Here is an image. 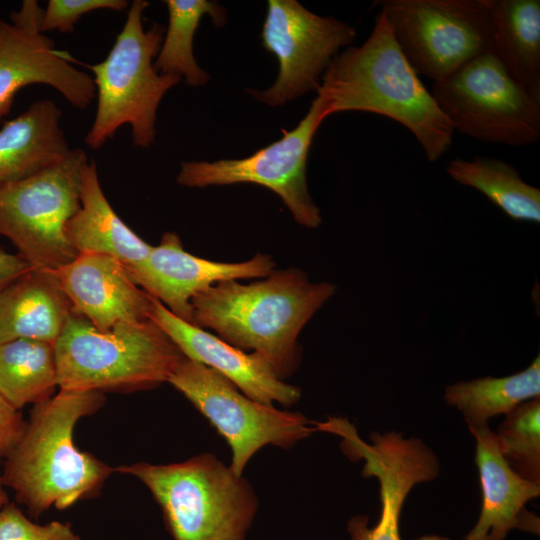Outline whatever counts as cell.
Returning <instances> with one entry per match:
<instances>
[{
  "label": "cell",
  "mask_w": 540,
  "mask_h": 540,
  "mask_svg": "<svg viewBox=\"0 0 540 540\" xmlns=\"http://www.w3.org/2000/svg\"><path fill=\"white\" fill-rule=\"evenodd\" d=\"M336 289L329 282H311L298 268L274 269L250 284L223 281L192 298L193 324L258 354L283 380L298 366L301 330Z\"/></svg>",
  "instance_id": "6da1fadb"
},
{
  "label": "cell",
  "mask_w": 540,
  "mask_h": 540,
  "mask_svg": "<svg viewBox=\"0 0 540 540\" xmlns=\"http://www.w3.org/2000/svg\"><path fill=\"white\" fill-rule=\"evenodd\" d=\"M317 95L326 118L364 111L398 122L414 135L430 162L451 147L454 130L449 120L404 56L382 13L361 46L348 47L332 60Z\"/></svg>",
  "instance_id": "7a4b0ae2"
},
{
  "label": "cell",
  "mask_w": 540,
  "mask_h": 540,
  "mask_svg": "<svg viewBox=\"0 0 540 540\" xmlns=\"http://www.w3.org/2000/svg\"><path fill=\"white\" fill-rule=\"evenodd\" d=\"M105 402L104 393L60 389L34 404L25 431L5 458L4 486L33 517L50 507L65 509L97 493L114 471L73 443L76 423L95 413Z\"/></svg>",
  "instance_id": "3957f363"
},
{
  "label": "cell",
  "mask_w": 540,
  "mask_h": 540,
  "mask_svg": "<svg viewBox=\"0 0 540 540\" xmlns=\"http://www.w3.org/2000/svg\"><path fill=\"white\" fill-rule=\"evenodd\" d=\"M58 388L136 391L167 382L184 355L151 319L97 330L72 313L54 342Z\"/></svg>",
  "instance_id": "277c9868"
},
{
  "label": "cell",
  "mask_w": 540,
  "mask_h": 540,
  "mask_svg": "<svg viewBox=\"0 0 540 540\" xmlns=\"http://www.w3.org/2000/svg\"><path fill=\"white\" fill-rule=\"evenodd\" d=\"M115 471L147 486L174 540H246L257 498L247 480L215 455L163 465L138 462Z\"/></svg>",
  "instance_id": "5b68a950"
},
{
  "label": "cell",
  "mask_w": 540,
  "mask_h": 540,
  "mask_svg": "<svg viewBox=\"0 0 540 540\" xmlns=\"http://www.w3.org/2000/svg\"><path fill=\"white\" fill-rule=\"evenodd\" d=\"M148 6L145 0L132 1L107 57L89 66L97 98L95 118L84 140L91 149H100L123 125L130 126L134 146L149 148L156 136L158 106L181 80L154 67L164 28L154 23L144 29L143 14Z\"/></svg>",
  "instance_id": "8992f818"
},
{
  "label": "cell",
  "mask_w": 540,
  "mask_h": 540,
  "mask_svg": "<svg viewBox=\"0 0 540 540\" xmlns=\"http://www.w3.org/2000/svg\"><path fill=\"white\" fill-rule=\"evenodd\" d=\"M81 148L24 180L0 185V235L34 269L56 270L77 253L66 226L80 207L82 175L88 163Z\"/></svg>",
  "instance_id": "52a82bcc"
},
{
  "label": "cell",
  "mask_w": 540,
  "mask_h": 540,
  "mask_svg": "<svg viewBox=\"0 0 540 540\" xmlns=\"http://www.w3.org/2000/svg\"><path fill=\"white\" fill-rule=\"evenodd\" d=\"M431 94L454 132L509 146L540 137V97L514 80L491 52L433 82Z\"/></svg>",
  "instance_id": "ba28073f"
},
{
  "label": "cell",
  "mask_w": 540,
  "mask_h": 540,
  "mask_svg": "<svg viewBox=\"0 0 540 540\" xmlns=\"http://www.w3.org/2000/svg\"><path fill=\"white\" fill-rule=\"evenodd\" d=\"M418 75L433 82L491 52L489 0L376 2Z\"/></svg>",
  "instance_id": "9c48e42d"
},
{
  "label": "cell",
  "mask_w": 540,
  "mask_h": 540,
  "mask_svg": "<svg viewBox=\"0 0 540 540\" xmlns=\"http://www.w3.org/2000/svg\"><path fill=\"white\" fill-rule=\"evenodd\" d=\"M167 382L227 441L232 452L230 468L238 475L262 447L291 448L317 431L304 415L255 401L217 371L185 356Z\"/></svg>",
  "instance_id": "30bf717a"
},
{
  "label": "cell",
  "mask_w": 540,
  "mask_h": 540,
  "mask_svg": "<svg viewBox=\"0 0 540 540\" xmlns=\"http://www.w3.org/2000/svg\"><path fill=\"white\" fill-rule=\"evenodd\" d=\"M325 119L323 102L317 95L298 125L282 130L281 139L241 159L182 162L176 181L190 188L261 185L282 199L298 224L315 229L322 218L308 191L306 166L313 137Z\"/></svg>",
  "instance_id": "8fae6325"
},
{
  "label": "cell",
  "mask_w": 540,
  "mask_h": 540,
  "mask_svg": "<svg viewBox=\"0 0 540 540\" xmlns=\"http://www.w3.org/2000/svg\"><path fill=\"white\" fill-rule=\"evenodd\" d=\"M355 36L351 25L319 16L296 0H269L261 39L278 61V75L270 88L250 93L275 107L317 92L332 60Z\"/></svg>",
  "instance_id": "7c38bea8"
},
{
  "label": "cell",
  "mask_w": 540,
  "mask_h": 540,
  "mask_svg": "<svg viewBox=\"0 0 540 540\" xmlns=\"http://www.w3.org/2000/svg\"><path fill=\"white\" fill-rule=\"evenodd\" d=\"M43 12L37 1L24 0L10 22L0 19V120L10 112L15 94L29 85L50 86L78 109L96 98L92 76L42 32Z\"/></svg>",
  "instance_id": "4fadbf2b"
},
{
  "label": "cell",
  "mask_w": 540,
  "mask_h": 540,
  "mask_svg": "<svg viewBox=\"0 0 540 540\" xmlns=\"http://www.w3.org/2000/svg\"><path fill=\"white\" fill-rule=\"evenodd\" d=\"M126 268L140 288L193 324L191 300L197 293L223 281L264 278L274 270L275 262L266 253L235 263L200 258L187 252L180 237L169 231L144 260Z\"/></svg>",
  "instance_id": "5bb4252c"
},
{
  "label": "cell",
  "mask_w": 540,
  "mask_h": 540,
  "mask_svg": "<svg viewBox=\"0 0 540 540\" xmlns=\"http://www.w3.org/2000/svg\"><path fill=\"white\" fill-rule=\"evenodd\" d=\"M372 443L355 437L350 443L351 458L363 459L364 476L380 483L381 514L375 526L368 517L357 515L348 522L350 540H401V509L410 490L431 481L439 473V462L420 439H405L401 433L372 434Z\"/></svg>",
  "instance_id": "9a60e30c"
},
{
  "label": "cell",
  "mask_w": 540,
  "mask_h": 540,
  "mask_svg": "<svg viewBox=\"0 0 540 540\" xmlns=\"http://www.w3.org/2000/svg\"><path fill=\"white\" fill-rule=\"evenodd\" d=\"M149 319L158 325L188 359L217 371L242 393L262 404L290 406L301 390L285 383L256 353H246L218 336L186 322L152 297Z\"/></svg>",
  "instance_id": "2e32d148"
},
{
  "label": "cell",
  "mask_w": 540,
  "mask_h": 540,
  "mask_svg": "<svg viewBox=\"0 0 540 540\" xmlns=\"http://www.w3.org/2000/svg\"><path fill=\"white\" fill-rule=\"evenodd\" d=\"M74 313L97 330L108 331L121 322L149 319L152 296L140 288L117 259L78 254L53 270Z\"/></svg>",
  "instance_id": "e0dca14e"
},
{
  "label": "cell",
  "mask_w": 540,
  "mask_h": 540,
  "mask_svg": "<svg viewBox=\"0 0 540 540\" xmlns=\"http://www.w3.org/2000/svg\"><path fill=\"white\" fill-rule=\"evenodd\" d=\"M476 440L475 464L482 489L477 523L467 536L504 540L513 529L539 534V519L525 505L540 494V483L523 478L502 456L489 426L469 427Z\"/></svg>",
  "instance_id": "ac0fdd59"
},
{
  "label": "cell",
  "mask_w": 540,
  "mask_h": 540,
  "mask_svg": "<svg viewBox=\"0 0 540 540\" xmlns=\"http://www.w3.org/2000/svg\"><path fill=\"white\" fill-rule=\"evenodd\" d=\"M72 313L54 271L32 268L0 292V344L21 338L54 344Z\"/></svg>",
  "instance_id": "d6986e66"
},
{
  "label": "cell",
  "mask_w": 540,
  "mask_h": 540,
  "mask_svg": "<svg viewBox=\"0 0 540 540\" xmlns=\"http://www.w3.org/2000/svg\"><path fill=\"white\" fill-rule=\"evenodd\" d=\"M61 109L49 99L33 102L0 129V185L29 178L70 151L60 125Z\"/></svg>",
  "instance_id": "ffe728a7"
},
{
  "label": "cell",
  "mask_w": 540,
  "mask_h": 540,
  "mask_svg": "<svg viewBox=\"0 0 540 540\" xmlns=\"http://www.w3.org/2000/svg\"><path fill=\"white\" fill-rule=\"evenodd\" d=\"M66 237L77 255H107L126 267L144 260L152 249L110 205L94 161H89L84 168L80 207L67 223Z\"/></svg>",
  "instance_id": "44dd1931"
},
{
  "label": "cell",
  "mask_w": 540,
  "mask_h": 540,
  "mask_svg": "<svg viewBox=\"0 0 540 540\" xmlns=\"http://www.w3.org/2000/svg\"><path fill=\"white\" fill-rule=\"evenodd\" d=\"M491 53L509 75L540 97V1L489 0Z\"/></svg>",
  "instance_id": "7402d4cb"
},
{
  "label": "cell",
  "mask_w": 540,
  "mask_h": 540,
  "mask_svg": "<svg viewBox=\"0 0 540 540\" xmlns=\"http://www.w3.org/2000/svg\"><path fill=\"white\" fill-rule=\"evenodd\" d=\"M457 183L474 188L515 221L540 222V189L525 182L514 165L493 157H460L446 166Z\"/></svg>",
  "instance_id": "603a6c76"
},
{
  "label": "cell",
  "mask_w": 540,
  "mask_h": 540,
  "mask_svg": "<svg viewBox=\"0 0 540 540\" xmlns=\"http://www.w3.org/2000/svg\"><path fill=\"white\" fill-rule=\"evenodd\" d=\"M539 395L538 355L527 368L513 375L483 377L449 385L444 400L461 411L469 427H483L488 425L490 418L508 414Z\"/></svg>",
  "instance_id": "cb8c5ba5"
},
{
  "label": "cell",
  "mask_w": 540,
  "mask_h": 540,
  "mask_svg": "<svg viewBox=\"0 0 540 540\" xmlns=\"http://www.w3.org/2000/svg\"><path fill=\"white\" fill-rule=\"evenodd\" d=\"M57 387L52 343L21 338L0 344V395L14 409L49 399Z\"/></svg>",
  "instance_id": "d4e9b609"
},
{
  "label": "cell",
  "mask_w": 540,
  "mask_h": 540,
  "mask_svg": "<svg viewBox=\"0 0 540 540\" xmlns=\"http://www.w3.org/2000/svg\"><path fill=\"white\" fill-rule=\"evenodd\" d=\"M164 3L169 20L154 67L161 74L184 77L190 86H203L208 83L209 74L195 60L193 37L206 14L221 27L226 22L225 10L217 2L208 0H166Z\"/></svg>",
  "instance_id": "484cf974"
},
{
  "label": "cell",
  "mask_w": 540,
  "mask_h": 540,
  "mask_svg": "<svg viewBox=\"0 0 540 540\" xmlns=\"http://www.w3.org/2000/svg\"><path fill=\"white\" fill-rule=\"evenodd\" d=\"M499 450L511 468L540 483V400L534 398L506 414L495 433Z\"/></svg>",
  "instance_id": "4316f807"
},
{
  "label": "cell",
  "mask_w": 540,
  "mask_h": 540,
  "mask_svg": "<svg viewBox=\"0 0 540 540\" xmlns=\"http://www.w3.org/2000/svg\"><path fill=\"white\" fill-rule=\"evenodd\" d=\"M0 540H80L69 523L53 521L39 525L13 503L0 509Z\"/></svg>",
  "instance_id": "83f0119b"
},
{
  "label": "cell",
  "mask_w": 540,
  "mask_h": 540,
  "mask_svg": "<svg viewBox=\"0 0 540 540\" xmlns=\"http://www.w3.org/2000/svg\"><path fill=\"white\" fill-rule=\"evenodd\" d=\"M127 6L126 0H49L43 12L41 30L43 33L72 32L76 22L85 14L103 9L120 12Z\"/></svg>",
  "instance_id": "f1b7e54d"
},
{
  "label": "cell",
  "mask_w": 540,
  "mask_h": 540,
  "mask_svg": "<svg viewBox=\"0 0 540 540\" xmlns=\"http://www.w3.org/2000/svg\"><path fill=\"white\" fill-rule=\"evenodd\" d=\"M27 422L0 395V457L6 458L22 437Z\"/></svg>",
  "instance_id": "f546056e"
},
{
  "label": "cell",
  "mask_w": 540,
  "mask_h": 540,
  "mask_svg": "<svg viewBox=\"0 0 540 540\" xmlns=\"http://www.w3.org/2000/svg\"><path fill=\"white\" fill-rule=\"evenodd\" d=\"M32 267L18 253L12 254L0 249V292Z\"/></svg>",
  "instance_id": "4dcf8cb0"
},
{
  "label": "cell",
  "mask_w": 540,
  "mask_h": 540,
  "mask_svg": "<svg viewBox=\"0 0 540 540\" xmlns=\"http://www.w3.org/2000/svg\"><path fill=\"white\" fill-rule=\"evenodd\" d=\"M7 503H9L8 496L4 490V484L1 479L0 475V509L5 506Z\"/></svg>",
  "instance_id": "1f68e13d"
},
{
  "label": "cell",
  "mask_w": 540,
  "mask_h": 540,
  "mask_svg": "<svg viewBox=\"0 0 540 540\" xmlns=\"http://www.w3.org/2000/svg\"><path fill=\"white\" fill-rule=\"evenodd\" d=\"M412 540H450V539L443 536H438V535H424V536H421Z\"/></svg>",
  "instance_id": "d6a6232c"
},
{
  "label": "cell",
  "mask_w": 540,
  "mask_h": 540,
  "mask_svg": "<svg viewBox=\"0 0 540 540\" xmlns=\"http://www.w3.org/2000/svg\"><path fill=\"white\" fill-rule=\"evenodd\" d=\"M465 540H476V539H474L472 537H469V536H466Z\"/></svg>",
  "instance_id": "836d02e7"
}]
</instances>
